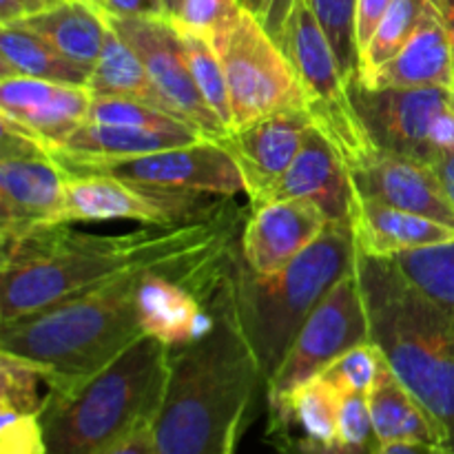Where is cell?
<instances>
[{
	"mask_svg": "<svg viewBox=\"0 0 454 454\" xmlns=\"http://www.w3.org/2000/svg\"><path fill=\"white\" fill-rule=\"evenodd\" d=\"M380 364L381 350L377 348L375 341H366V344L355 346L348 353L341 355V357L337 359L328 371H324L322 375L326 377L328 381H333L344 395H368L371 393L372 384H375L377 372H380Z\"/></svg>",
	"mask_w": 454,
	"mask_h": 454,
	"instance_id": "obj_35",
	"label": "cell"
},
{
	"mask_svg": "<svg viewBox=\"0 0 454 454\" xmlns=\"http://www.w3.org/2000/svg\"><path fill=\"white\" fill-rule=\"evenodd\" d=\"M390 262L417 291L454 315V239L402 251Z\"/></svg>",
	"mask_w": 454,
	"mask_h": 454,
	"instance_id": "obj_29",
	"label": "cell"
},
{
	"mask_svg": "<svg viewBox=\"0 0 454 454\" xmlns=\"http://www.w3.org/2000/svg\"><path fill=\"white\" fill-rule=\"evenodd\" d=\"M58 162V160H56ZM67 173H109L137 184L191 193L233 198L244 193V180L229 151L213 140L171 146L114 162H58Z\"/></svg>",
	"mask_w": 454,
	"mask_h": 454,
	"instance_id": "obj_12",
	"label": "cell"
},
{
	"mask_svg": "<svg viewBox=\"0 0 454 454\" xmlns=\"http://www.w3.org/2000/svg\"><path fill=\"white\" fill-rule=\"evenodd\" d=\"M430 7H433L430 0H395L386 16L381 18L368 47L359 56L355 80L368 82L381 67L388 65L402 51L403 44L412 38Z\"/></svg>",
	"mask_w": 454,
	"mask_h": 454,
	"instance_id": "obj_28",
	"label": "cell"
},
{
	"mask_svg": "<svg viewBox=\"0 0 454 454\" xmlns=\"http://www.w3.org/2000/svg\"><path fill=\"white\" fill-rule=\"evenodd\" d=\"M297 0H248V9L255 13L275 40L282 35Z\"/></svg>",
	"mask_w": 454,
	"mask_h": 454,
	"instance_id": "obj_39",
	"label": "cell"
},
{
	"mask_svg": "<svg viewBox=\"0 0 454 454\" xmlns=\"http://www.w3.org/2000/svg\"><path fill=\"white\" fill-rule=\"evenodd\" d=\"M395 0H357L355 7V47H357V62L364 49L371 43L372 34L380 27L381 18L390 9Z\"/></svg>",
	"mask_w": 454,
	"mask_h": 454,
	"instance_id": "obj_38",
	"label": "cell"
},
{
	"mask_svg": "<svg viewBox=\"0 0 454 454\" xmlns=\"http://www.w3.org/2000/svg\"><path fill=\"white\" fill-rule=\"evenodd\" d=\"M238 207L122 235H91L58 224L3 251L0 322L35 313L98 284L155 269H186L233 248Z\"/></svg>",
	"mask_w": 454,
	"mask_h": 454,
	"instance_id": "obj_1",
	"label": "cell"
},
{
	"mask_svg": "<svg viewBox=\"0 0 454 454\" xmlns=\"http://www.w3.org/2000/svg\"><path fill=\"white\" fill-rule=\"evenodd\" d=\"M348 171L355 191L364 198L454 229V208L430 162L375 146Z\"/></svg>",
	"mask_w": 454,
	"mask_h": 454,
	"instance_id": "obj_18",
	"label": "cell"
},
{
	"mask_svg": "<svg viewBox=\"0 0 454 454\" xmlns=\"http://www.w3.org/2000/svg\"><path fill=\"white\" fill-rule=\"evenodd\" d=\"M247 4L242 0H182L171 20L180 29L204 35L213 44L238 25Z\"/></svg>",
	"mask_w": 454,
	"mask_h": 454,
	"instance_id": "obj_33",
	"label": "cell"
},
{
	"mask_svg": "<svg viewBox=\"0 0 454 454\" xmlns=\"http://www.w3.org/2000/svg\"><path fill=\"white\" fill-rule=\"evenodd\" d=\"M87 89L93 96L129 98V100L145 102V105L168 111L167 102L155 89L153 80L137 53L111 29V25L100 58L89 74Z\"/></svg>",
	"mask_w": 454,
	"mask_h": 454,
	"instance_id": "obj_27",
	"label": "cell"
},
{
	"mask_svg": "<svg viewBox=\"0 0 454 454\" xmlns=\"http://www.w3.org/2000/svg\"><path fill=\"white\" fill-rule=\"evenodd\" d=\"M0 454H47L40 417L0 408Z\"/></svg>",
	"mask_w": 454,
	"mask_h": 454,
	"instance_id": "obj_37",
	"label": "cell"
},
{
	"mask_svg": "<svg viewBox=\"0 0 454 454\" xmlns=\"http://www.w3.org/2000/svg\"><path fill=\"white\" fill-rule=\"evenodd\" d=\"M304 198L317 204L331 224H350L355 186L346 160L331 140L310 129L291 168L275 186L270 200Z\"/></svg>",
	"mask_w": 454,
	"mask_h": 454,
	"instance_id": "obj_19",
	"label": "cell"
},
{
	"mask_svg": "<svg viewBox=\"0 0 454 454\" xmlns=\"http://www.w3.org/2000/svg\"><path fill=\"white\" fill-rule=\"evenodd\" d=\"M171 350L142 335L102 371L49 386L38 412L47 454H102L153 424L167 390Z\"/></svg>",
	"mask_w": 454,
	"mask_h": 454,
	"instance_id": "obj_4",
	"label": "cell"
},
{
	"mask_svg": "<svg viewBox=\"0 0 454 454\" xmlns=\"http://www.w3.org/2000/svg\"><path fill=\"white\" fill-rule=\"evenodd\" d=\"M208 198L213 195L137 184L109 173H71L67 180L65 224L106 220L177 224L215 207Z\"/></svg>",
	"mask_w": 454,
	"mask_h": 454,
	"instance_id": "obj_11",
	"label": "cell"
},
{
	"mask_svg": "<svg viewBox=\"0 0 454 454\" xmlns=\"http://www.w3.org/2000/svg\"><path fill=\"white\" fill-rule=\"evenodd\" d=\"M98 7L115 18H171L164 0H100Z\"/></svg>",
	"mask_w": 454,
	"mask_h": 454,
	"instance_id": "obj_41",
	"label": "cell"
},
{
	"mask_svg": "<svg viewBox=\"0 0 454 454\" xmlns=\"http://www.w3.org/2000/svg\"><path fill=\"white\" fill-rule=\"evenodd\" d=\"M40 384H47L43 366L0 350V408L38 415L44 402Z\"/></svg>",
	"mask_w": 454,
	"mask_h": 454,
	"instance_id": "obj_32",
	"label": "cell"
},
{
	"mask_svg": "<svg viewBox=\"0 0 454 454\" xmlns=\"http://www.w3.org/2000/svg\"><path fill=\"white\" fill-rule=\"evenodd\" d=\"M430 145H433L434 155L439 151L454 149V106H448L439 118L434 120L433 129H430Z\"/></svg>",
	"mask_w": 454,
	"mask_h": 454,
	"instance_id": "obj_44",
	"label": "cell"
},
{
	"mask_svg": "<svg viewBox=\"0 0 454 454\" xmlns=\"http://www.w3.org/2000/svg\"><path fill=\"white\" fill-rule=\"evenodd\" d=\"M433 167L434 171H437L439 182H442L443 191H446L448 200H450L454 208V149L439 151L433 158Z\"/></svg>",
	"mask_w": 454,
	"mask_h": 454,
	"instance_id": "obj_46",
	"label": "cell"
},
{
	"mask_svg": "<svg viewBox=\"0 0 454 454\" xmlns=\"http://www.w3.org/2000/svg\"><path fill=\"white\" fill-rule=\"evenodd\" d=\"M341 393L333 381L319 375L282 397L269 403L270 424H297L304 437L319 446H337V424H340Z\"/></svg>",
	"mask_w": 454,
	"mask_h": 454,
	"instance_id": "obj_26",
	"label": "cell"
},
{
	"mask_svg": "<svg viewBox=\"0 0 454 454\" xmlns=\"http://www.w3.org/2000/svg\"><path fill=\"white\" fill-rule=\"evenodd\" d=\"M106 20L137 53L173 115L191 124L207 140L220 142L226 137L229 129L213 114L191 75L182 34L171 18L106 16Z\"/></svg>",
	"mask_w": 454,
	"mask_h": 454,
	"instance_id": "obj_10",
	"label": "cell"
},
{
	"mask_svg": "<svg viewBox=\"0 0 454 454\" xmlns=\"http://www.w3.org/2000/svg\"><path fill=\"white\" fill-rule=\"evenodd\" d=\"M269 439L278 454H341L340 448H326L306 437H293L291 428L284 424L269 426Z\"/></svg>",
	"mask_w": 454,
	"mask_h": 454,
	"instance_id": "obj_40",
	"label": "cell"
},
{
	"mask_svg": "<svg viewBox=\"0 0 454 454\" xmlns=\"http://www.w3.org/2000/svg\"><path fill=\"white\" fill-rule=\"evenodd\" d=\"M193 142L200 140H189L153 129L84 122L67 137L60 149L53 151L51 158L58 162H114V160L137 158V155L193 145Z\"/></svg>",
	"mask_w": 454,
	"mask_h": 454,
	"instance_id": "obj_24",
	"label": "cell"
},
{
	"mask_svg": "<svg viewBox=\"0 0 454 454\" xmlns=\"http://www.w3.org/2000/svg\"><path fill=\"white\" fill-rule=\"evenodd\" d=\"M350 229L357 253L384 260L411 248L433 247L454 239V229L450 226L388 207L372 198H364L357 191L353 198Z\"/></svg>",
	"mask_w": 454,
	"mask_h": 454,
	"instance_id": "obj_20",
	"label": "cell"
},
{
	"mask_svg": "<svg viewBox=\"0 0 454 454\" xmlns=\"http://www.w3.org/2000/svg\"><path fill=\"white\" fill-rule=\"evenodd\" d=\"M348 89L377 149L433 164L430 129L439 114L452 106V87L372 89L353 80Z\"/></svg>",
	"mask_w": 454,
	"mask_h": 454,
	"instance_id": "obj_13",
	"label": "cell"
},
{
	"mask_svg": "<svg viewBox=\"0 0 454 454\" xmlns=\"http://www.w3.org/2000/svg\"><path fill=\"white\" fill-rule=\"evenodd\" d=\"M87 122L124 124V127H142L153 129V131L173 133V136L189 137V140H207V137L200 136L191 124H186L177 115L158 109V106L145 105V102L129 100V98L93 96V102L87 114Z\"/></svg>",
	"mask_w": 454,
	"mask_h": 454,
	"instance_id": "obj_31",
	"label": "cell"
},
{
	"mask_svg": "<svg viewBox=\"0 0 454 454\" xmlns=\"http://www.w3.org/2000/svg\"><path fill=\"white\" fill-rule=\"evenodd\" d=\"M208 301L215 313L211 331L171 350L167 390L153 421L155 454L220 452L244 426L253 395L264 384L239 322L229 269Z\"/></svg>",
	"mask_w": 454,
	"mask_h": 454,
	"instance_id": "obj_2",
	"label": "cell"
},
{
	"mask_svg": "<svg viewBox=\"0 0 454 454\" xmlns=\"http://www.w3.org/2000/svg\"><path fill=\"white\" fill-rule=\"evenodd\" d=\"M242 3H244V4H247V7H248V0H242Z\"/></svg>",
	"mask_w": 454,
	"mask_h": 454,
	"instance_id": "obj_52",
	"label": "cell"
},
{
	"mask_svg": "<svg viewBox=\"0 0 454 454\" xmlns=\"http://www.w3.org/2000/svg\"><path fill=\"white\" fill-rule=\"evenodd\" d=\"M328 224L326 213L310 200H269L253 207L244 222L239 257L253 273H278L300 257Z\"/></svg>",
	"mask_w": 454,
	"mask_h": 454,
	"instance_id": "obj_17",
	"label": "cell"
},
{
	"mask_svg": "<svg viewBox=\"0 0 454 454\" xmlns=\"http://www.w3.org/2000/svg\"><path fill=\"white\" fill-rule=\"evenodd\" d=\"M89 74L91 71L62 56L51 43L29 27L20 22L0 25V78L25 75L87 87Z\"/></svg>",
	"mask_w": 454,
	"mask_h": 454,
	"instance_id": "obj_25",
	"label": "cell"
},
{
	"mask_svg": "<svg viewBox=\"0 0 454 454\" xmlns=\"http://www.w3.org/2000/svg\"><path fill=\"white\" fill-rule=\"evenodd\" d=\"M65 0H0V25L27 20L31 16L47 12Z\"/></svg>",
	"mask_w": 454,
	"mask_h": 454,
	"instance_id": "obj_42",
	"label": "cell"
},
{
	"mask_svg": "<svg viewBox=\"0 0 454 454\" xmlns=\"http://www.w3.org/2000/svg\"><path fill=\"white\" fill-rule=\"evenodd\" d=\"M437 12V16L442 18L443 27L448 31V38H450L452 51H454V0H430Z\"/></svg>",
	"mask_w": 454,
	"mask_h": 454,
	"instance_id": "obj_47",
	"label": "cell"
},
{
	"mask_svg": "<svg viewBox=\"0 0 454 454\" xmlns=\"http://www.w3.org/2000/svg\"><path fill=\"white\" fill-rule=\"evenodd\" d=\"M164 4H167V12H168V16L173 18V13L177 12V7H180V4H182V0H164Z\"/></svg>",
	"mask_w": 454,
	"mask_h": 454,
	"instance_id": "obj_49",
	"label": "cell"
},
{
	"mask_svg": "<svg viewBox=\"0 0 454 454\" xmlns=\"http://www.w3.org/2000/svg\"><path fill=\"white\" fill-rule=\"evenodd\" d=\"M239 433H242V426H239V428H235L233 433L229 434V439H226V442H224V446H222V450L215 452V454H235V448H238Z\"/></svg>",
	"mask_w": 454,
	"mask_h": 454,
	"instance_id": "obj_48",
	"label": "cell"
},
{
	"mask_svg": "<svg viewBox=\"0 0 454 454\" xmlns=\"http://www.w3.org/2000/svg\"><path fill=\"white\" fill-rule=\"evenodd\" d=\"M20 25L43 35L65 58L91 71L109 35L105 12L89 0H65L47 12L20 20Z\"/></svg>",
	"mask_w": 454,
	"mask_h": 454,
	"instance_id": "obj_23",
	"label": "cell"
},
{
	"mask_svg": "<svg viewBox=\"0 0 454 454\" xmlns=\"http://www.w3.org/2000/svg\"><path fill=\"white\" fill-rule=\"evenodd\" d=\"M366 341H372L366 301L357 273L350 270L324 295L297 333L286 359L266 384L269 403L319 377L341 355Z\"/></svg>",
	"mask_w": 454,
	"mask_h": 454,
	"instance_id": "obj_9",
	"label": "cell"
},
{
	"mask_svg": "<svg viewBox=\"0 0 454 454\" xmlns=\"http://www.w3.org/2000/svg\"><path fill=\"white\" fill-rule=\"evenodd\" d=\"M278 43L295 67L313 127L335 145L350 168L375 145L359 118L348 80L310 0H297Z\"/></svg>",
	"mask_w": 454,
	"mask_h": 454,
	"instance_id": "obj_7",
	"label": "cell"
},
{
	"mask_svg": "<svg viewBox=\"0 0 454 454\" xmlns=\"http://www.w3.org/2000/svg\"><path fill=\"white\" fill-rule=\"evenodd\" d=\"M366 397L377 443L426 442L446 446V434H443L442 426L421 406L419 399L399 381L384 355H381L375 384Z\"/></svg>",
	"mask_w": 454,
	"mask_h": 454,
	"instance_id": "obj_22",
	"label": "cell"
},
{
	"mask_svg": "<svg viewBox=\"0 0 454 454\" xmlns=\"http://www.w3.org/2000/svg\"><path fill=\"white\" fill-rule=\"evenodd\" d=\"M215 49L229 82L233 129L279 111L304 109L291 58L251 9H244L238 25L217 40Z\"/></svg>",
	"mask_w": 454,
	"mask_h": 454,
	"instance_id": "obj_8",
	"label": "cell"
},
{
	"mask_svg": "<svg viewBox=\"0 0 454 454\" xmlns=\"http://www.w3.org/2000/svg\"><path fill=\"white\" fill-rule=\"evenodd\" d=\"M452 106H454V87H452Z\"/></svg>",
	"mask_w": 454,
	"mask_h": 454,
	"instance_id": "obj_51",
	"label": "cell"
},
{
	"mask_svg": "<svg viewBox=\"0 0 454 454\" xmlns=\"http://www.w3.org/2000/svg\"><path fill=\"white\" fill-rule=\"evenodd\" d=\"M313 129L306 109H288L266 115L247 127L231 129L217 145L224 146L238 164L244 193L253 207L269 202L275 186L291 168L306 136Z\"/></svg>",
	"mask_w": 454,
	"mask_h": 454,
	"instance_id": "obj_15",
	"label": "cell"
},
{
	"mask_svg": "<svg viewBox=\"0 0 454 454\" xmlns=\"http://www.w3.org/2000/svg\"><path fill=\"white\" fill-rule=\"evenodd\" d=\"M355 260L357 247L350 224H328L300 257L270 275L253 273L239 257V248L233 247L229 260L231 286L264 384L279 371L297 333L324 295L355 270Z\"/></svg>",
	"mask_w": 454,
	"mask_h": 454,
	"instance_id": "obj_6",
	"label": "cell"
},
{
	"mask_svg": "<svg viewBox=\"0 0 454 454\" xmlns=\"http://www.w3.org/2000/svg\"><path fill=\"white\" fill-rule=\"evenodd\" d=\"M65 168L49 153L0 155V248L65 224Z\"/></svg>",
	"mask_w": 454,
	"mask_h": 454,
	"instance_id": "obj_14",
	"label": "cell"
},
{
	"mask_svg": "<svg viewBox=\"0 0 454 454\" xmlns=\"http://www.w3.org/2000/svg\"><path fill=\"white\" fill-rule=\"evenodd\" d=\"M136 275L98 284L35 313L0 322V350L44 368L47 388L102 371L140 340Z\"/></svg>",
	"mask_w": 454,
	"mask_h": 454,
	"instance_id": "obj_5",
	"label": "cell"
},
{
	"mask_svg": "<svg viewBox=\"0 0 454 454\" xmlns=\"http://www.w3.org/2000/svg\"><path fill=\"white\" fill-rule=\"evenodd\" d=\"M380 446L372 430L368 397L359 393H346L341 397L340 424H337V448L341 454H372Z\"/></svg>",
	"mask_w": 454,
	"mask_h": 454,
	"instance_id": "obj_36",
	"label": "cell"
},
{
	"mask_svg": "<svg viewBox=\"0 0 454 454\" xmlns=\"http://www.w3.org/2000/svg\"><path fill=\"white\" fill-rule=\"evenodd\" d=\"M371 335L395 375L433 415L454 450V315L384 257L357 253Z\"/></svg>",
	"mask_w": 454,
	"mask_h": 454,
	"instance_id": "obj_3",
	"label": "cell"
},
{
	"mask_svg": "<svg viewBox=\"0 0 454 454\" xmlns=\"http://www.w3.org/2000/svg\"><path fill=\"white\" fill-rule=\"evenodd\" d=\"M89 3H93L98 7V4H100V0H89Z\"/></svg>",
	"mask_w": 454,
	"mask_h": 454,
	"instance_id": "obj_50",
	"label": "cell"
},
{
	"mask_svg": "<svg viewBox=\"0 0 454 454\" xmlns=\"http://www.w3.org/2000/svg\"><path fill=\"white\" fill-rule=\"evenodd\" d=\"M102 454H155L153 442V424H146L131 433L129 437L120 439L111 448H106Z\"/></svg>",
	"mask_w": 454,
	"mask_h": 454,
	"instance_id": "obj_43",
	"label": "cell"
},
{
	"mask_svg": "<svg viewBox=\"0 0 454 454\" xmlns=\"http://www.w3.org/2000/svg\"><path fill=\"white\" fill-rule=\"evenodd\" d=\"M372 454H454L443 443L426 442H399V443H380Z\"/></svg>",
	"mask_w": 454,
	"mask_h": 454,
	"instance_id": "obj_45",
	"label": "cell"
},
{
	"mask_svg": "<svg viewBox=\"0 0 454 454\" xmlns=\"http://www.w3.org/2000/svg\"><path fill=\"white\" fill-rule=\"evenodd\" d=\"M93 93L84 84L12 75L0 78V120L38 142L49 155L87 122Z\"/></svg>",
	"mask_w": 454,
	"mask_h": 454,
	"instance_id": "obj_16",
	"label": "cell"
},
{
	"mask_svg": "<svg viewBox=\"0 0 454 454\" xmlns=\"http://www.w3.org/2000/svg\"><path fill=\"white\" fill-rule=\"evenodd\" d=\"M362 84L372 89L454 87V51L434 7H430L402 51Z\"/></svg>",
	"mask_w": 454,
	"mask_h": 454,
	"instance_id": "obj_21",
	"label": "cell"
},
{
	"mask_svg": "<svg viewBox=\"0 0 454 454\" xmlns=\"http://www.w3.org/2000/svg\"><path fill=\"white\" fill-rule=\"evenodd\" d=\"M180 29V27H177ZM182 43H184L186 60H189L191 75L198 84L200 93L204 96L207 105L211 106L213 114L222 120L226 129H233V109H231L229 82H226L224 67H222L220 53L215 44L204 35L193 34V31L180 29Z\"/></svg>",
	"mask_w": 454,
	"mask_h": 454,
	"instance_id": "obj_30",
	"label": "cell"
},
{
	"mask_svg": "<svg viewBox=\"0 0 454 454\" xmlns=\"http://www.w3.org/2000/svg\"><path fill=\"white\" fill-rule=\"evenodd\" d=\"M348 84L357 75V47H355V7L357 0H310Z\"/></svg>",
	"mask_w": 454,
	"mask_h": 454,
	"instance_id": "obj_34",
	"label": "cell"
}]
</instances>
